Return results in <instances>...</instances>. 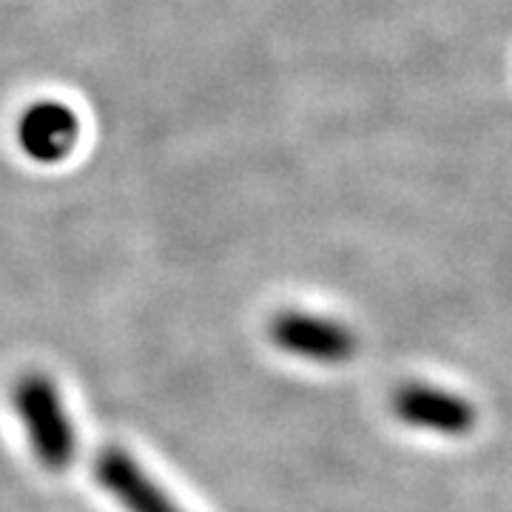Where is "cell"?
I'll use <instances>...</instances> for the list:
<instances>
[{"label": "cell", "instance_id": "cell-1", "mask_svg": "<svg viewBox=\"0 0 512 512\" xmlns=\"http://www.w3.org/2000/svg\"><path fill=\"white\" fill-rule=\"evenodd\" d=\"M15 410L37 461L52 473L66 470L74 458V427L55 384L29 373L15 387Z\"/></svg>", "mask_w": 512, "mask_h": 512}, {"label": "cell", "instance_id": "cell-2", "mask_svg": "<svg viewBox=\"0 0 512 512\" xmlns=\"http://www.w3.org/2000/svg\"><path fill=\"white\" fill-rule=\"evenodd\" d=\"M268 336L282 353L313 365H345L359 350V336L345 322L308 311L276 313Z\"/></svg>", "mask_w": 512, "mask_h": 512}, {"label": "cell", "instance_id": "cell-3", "mask_svg": "<svg viewBox=\"0 0 512 512\" xmlns=\"http://www.w3.org/2000/svg\"><path fill=\"white\" fill-rule=\"evenodd\" d=\"M390 407L396 419L407 427L427 430L447 439L467 436L478 421L476 404L470 399L458 396L453 390L433 387V384H404L402 390L393 393Z\"/></svg>", "mask_w": 512, "mask_h": 512}, {"label": "cell", "instance_id": "cell-4", "mask_svg": "<svg viewBox=\"0 0 512 512\" xmlns=\"http://www.w3.org/2000/svg\"><path fill=\"white\" fill-rule=\"evenodd\" d=\"M94 478L126 512H185L146 470L123 453L106 450L94 461Z\"/></svg>", "mask_w": 512, "mask_h": 512}]
</instances>
